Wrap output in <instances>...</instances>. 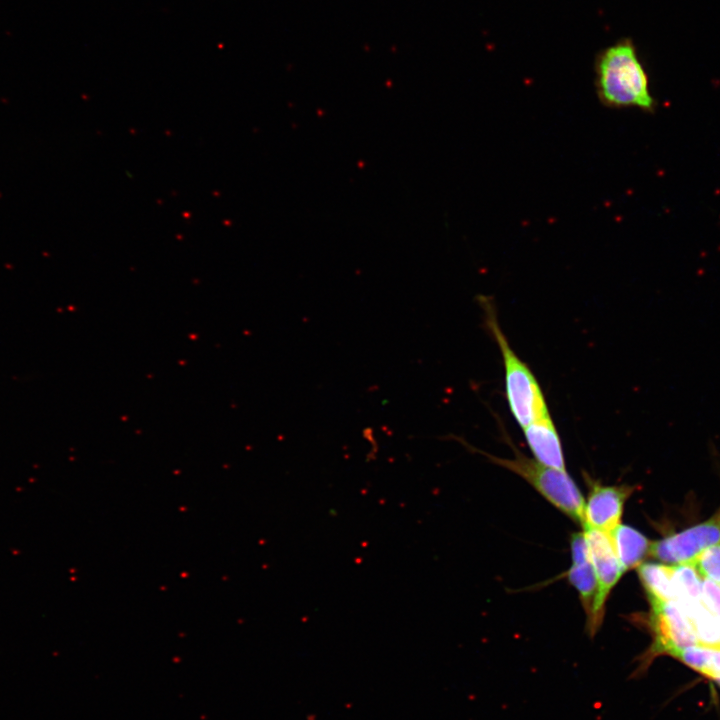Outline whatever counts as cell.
<instances>
[{
	"mask_svg": "<svg viewBox=\"0 0 720 720\" xmlns=\"http://www.w3.org/2000/svg\"><path fill=\"white\" fill-rule=\"evenodd\" d=\"M594 71L596 94L602 105L654 111L648 76L631 40H618L602 49L595 58Z\"/></svg>",
	"mask_w": 720,
	"mask_h": 720,
	"instance_id": "cell-1",
	"label": "cell"
},
{
	"mask_svg": "<svg viewBox=\"0 0 720 720\" xmlns=\"http://www.w3.org/2000/svg\"><path fill=\"white\" fill-rule=\"evenodd\" d=\"M715 681L720 684V677L718 679H716Z\"/></svg>",
	"mask_w": 720,
	"mask_h": 720,
	"instance_id": "cell-16",
	"label": "cell"
},
{
	"mask_svg": "<svg viewBox=\"0 0 720 720\" xmlns=\"http://www.w3.org/2000/svg\"><path fill=\"white\" fill-rule=\"evenodd\" d=\"M702 579L693 563L672 565L675 602L681 600L685 607L694 611L695 604H701Z\"/></svg>",
	"mask_w": 720,
	"mask_h": 720,
	"instance_id": "cell-13",
	"label": "cell"
},
{
	"mask_svg": "<svg viewBox=\"0 0 720 720\" xmlns=\"http://www.w3.org/2000/svg\"><path fill=\"white\" fill-rule=\"evenodd\" d=\"M692 563L702 578L720 585V543L704 550Z\"/></svg>",
	"mask_w": 720,
	"mask_h": 720,
	"instance_id": "cell-14",
	"label": "cell"
},
{
	"mask_svg": "<svg viewBox=\"0 0 720 720\" xmlns=\"http://www.w3.org/2000/svg\"><path fill=\"white\" fill-rule=\"evenodd\" d=\"M611 537L625 571L638 568L650 553L651 541L631 526L621 523L611 532Z\"/></svg>",
	"mask_w": 720,
	"mask_h": 720,
	"instance_id": "cell-10",
	"label": "cell"
},
{
	"mask_svg": "<svg viewBox=\"0 0 720 720\" xmlns=\"http://www.w3.org/2000/svg\"><path fill=\"white\" fill-rule=\"evenodd\" d=\"M570 547L572 565L567 577L579 594L588 621L596 596L597 582L584 531L572 534Z\"/></svg>",
	"mask_w": 720,
	"mask_h": 720,
	"instance_id": "cell-8",
	"label": "cell"
},
{
	"mask_svg": "<svg viewBox=\"0 0 720 720\" xmlns=\"http://www.w3.org/2000/svg\"><path fill=\"white\" fill-rule=\"evenodd\" d=\"M584 534L597 582L592 613L587 621V627L593 636L602 624L608 597L625 569L615 552L611 533L585 527Z\"/></svg>",
	"mask_w": 720,
	"mask_h": 720,
	"instance_id": "cell-4",
	"label": "cell"
},
{
	"mask_svg": "<svg viewBox=\"0 0 720 720\" xmlns=\"http://www.w3.org/2000/svg\"><path fill=\"white\" fill-rule=\"evenodd\" d=\"M719 543L720 508L705 522L651 542L649 554L667 565L686 564Z\"/></svg>",
	"mask_w": 720,
	"mask_h": 720,
	"instance_id": "cell-5",
	"label": "cell"
},
{
	"mask_svg": "<svg viewBox=\"0 0 720 720\" xmlns=\"http://www.w3.org/2000/svg\"><path fill=\"white\" fill-rule=\"evenodd\" d=\"M589 493L584 506L583 528H592L611 533L621 524L624 506L634 491L628 485H603L586 478Z\"/></svg>",
	"mask_w": 720,
	"mask_h": 720,
	"instance_id": "cell-7",
	"label": "cell"
},
{
	"mask_svg": "<svg viewBox=\"0 0 720 720\" xmlns=\"http://www.w3.org/2000/svg\"><path fill=\"white\" fill-rule=\"evenodd\" d=\"M523 431L525 440L537 462L566 471L561 440L550 415L532 422L524 427Z\"/></svg>",
	"mask_w": 720,
	"mask_h": 720,
	"instance_id": "cell-9",
	"label": "cell"
},
{
	"mask_svg": "<svg viewBox=\"0 0 720 720\" xmlns=\"http://www.w3.org/2000/svg\"><path fill=\"white\" fill-rule=\"evenodd\" d=\"M638 574L650 604L676 601L672 584V565L642 563L638 567Z\"/></svg>",
	"mask_w": 720,
	"mask_h": 720,
	"instance_id": "cell-11",
	"label": "cell"
},
{
	"mask_svg": "<svg viewBox=\"0 0 720 720\" xmlns=\"http://www.w3.org/2000/svg\"><path fill=\"white\" fill-rule=\"evenodd\" d=\"M700 603L706 611L720 617V585L703 578Z\"/></svg>",
	"mask_w": 720,
	"mask_h": 720,
	"instance_id": "cell-15",
	"label": "cell"
},
{
	"mask_svg": "<svg viewBox=\"0 0 720 720\" xmlns=\"http://www.w3.org/2000/svg\"><path fill=\"white\" fill-rule=\"evenodd\" d=\"M649 625L653 643L649 656L675 654L682 648L699 643L692 620L675 601L651 603Z\"/></svg>",
	"mask_w": 720,
	"mask_h": 720,
	"instance_id": "cell-6",
	"label": "cell"
},
{
	"mask_svg": "<svg viewBox=\"0 0 720 720\" xmlns=\"http://www.w3.org/2000/svg\"><path fill=\"white\" fill-rule=\"evenodd\" d=\"M674 657L714 680L720 677V643H697L680 649Z\"/></svg>",
	"mask_w": 720,
	"mask_h": 720,
	"instance_id": "cell-12",
	"label": "cell"
},
{
	"mask_svg": "<svg viewBox=\"0 0 720 720\" xmlns=\"http://www.w3.org/2000/svg\"><path fill=\"white\" fill-rule=\"evenodd\" d=\"M485 324L497 343L504 365L505 395L509 410L522 427L550 415L543 391L526 363L511 348L503 333L493 302L480 296Z\"/></svg>",
	"mask_w": 720,
	"mask_h": 720,
	"instance_id": "cell-2",
	"label": "cell"
},
{
	"mask_svg": "<svg viewBox=\"0 0 720 720\" xmlns=\"http://www.w3.org/2000/svg\"><path fill=\"white\" fill-rule=\"evenodd\" d=\"M506 440L513 448L514 458H501L483 451L481 453L492 463L523 478L553 506L583 526L585 499L567 471L554 469L528 458L516 449L509 438Z\"/></svg>",
	"mask_w": 720,
	"mask_h": 720,
	"instance_id": "cell-3",
	"label": "cell"
}]
</instances>
